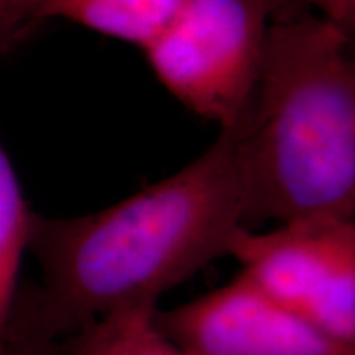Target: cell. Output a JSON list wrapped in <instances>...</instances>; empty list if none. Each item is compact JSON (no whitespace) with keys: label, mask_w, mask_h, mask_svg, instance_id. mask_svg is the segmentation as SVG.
Returning <instances> with one entry per match:
<instances>
[{"label":"cell","mask_w":355,"mask_h":355,"mask_svg":"<svg viewBox=\"0 0 355 355\" xmlns=\"http://www.w3.org/2000/svg\"><path fill=\"white\" fill-rule=\"evenodd\" d=\"M33 217L15 168L0 141V343L8 339L17 309L21 260L28 252Z\"/></svg>","instance_id":"cell-7"},{"label":"cell","mask_w":355,"mask_h":355,"mask_svg":"<svg viewBox=\"0 0 355 355\" xmlns=\"http://www.w3.org/2000/svg\"><path fill=\"white\" fill-rule=\"evenodd\" d=\"M184 0H30L35 24L66 20L144 48L168 25Z\"/></svg>","instance_id":"cell-6"},{"label":"cell","mask_w":355,"mask_h":355,"mask_svg":"<svg viewBox=\"0 0 355 355\" xmlns=\"http://www.w3.org/2000/svg\"><path fill=\"white\" fill-rule=\"evenodd\" d=\"M0 355H38L35 350H30L25 345H21L8 337L7 340H2L0 343Z\"/></svg>","instance_id":"cell-12"},{"label":"cell","mask_w":355,"mask_h":355,"mask_svg":"<svg viewBox=\"0 0 355 355\" xmlns=\"http://www.w3.org/2000/svg\"><path fill=\"white\" fill-rule=\"evenodd\" d=\"M33 25L30 0H0V51L19 42Z\"/></svg>","instance_id":"cell-9"},{"label":"cell","mask_w":355,"mask_h":355,"mask_svg":"<svg viewBox=\"0 0 355 355\" xmlns=\"http://www.w3.org/2000/svg\"><path fill=\"white\" fill-rule=\"evenodd\" d=\"M350 38V30L309 8L270 20L250 104L222 132L245 194V227L354 220Z\"/></svg>","instance_id":"cell-2"},{"label":"cell","mask_w":355,"mask_h":355,"mask_svg":"<svg viewBox=\"0 0 355 355\" xmlns=\"http://www.w3.org/2000/svg\"><path fill=\"white\" fill-rule=\"evenodd\" d=\"M155 309L128 311L89 324L69 337V355H198L170 339Z\"/></svg>","instance_id":"cell-8"},{"label":"cell","mask_w":355,"mask_h":355,"mask_svg":"<svg viewBox=\"0 0 355 355\" xmlns=\"http://www.w3.org/2000/svg\"><path fill=\"white\" fill-rule=\"evenodd\" d=\"M270 20L254 0H184L141 51L184 107L225 132L254 96Z\"/></svg>","instance_id":"cell-3"},{"label":"cell","mask_w":355,"mask_h":355,"mask_svg":"<svg viewBox=\"0 0 355 355\" xmlns=\"http://www.w3.org/2000/svg\"><path fill=\"white\" fill-rule=\"evenodd\" d=\"M229 255L261 290L337 343L355 347V222L241 227Z\"/></svg>","instance_id":"cell-4"},{"label":"cell","mask_w":355,"mask_h":355,"mask_svg":"<svg viewBox=\"0 0 355 355\" xmlns=\"http://www.w3.org/2000/svg\"><path fill=\"white\" fill-rule=\"evenodd\" d=\"M254 2L263 7L272 19L293 15V13H298L308 8L301 0H254Z\"/></svg>","instance_id":"cell-11"},{"label":"cell","mask_w":355,"mask_h":355,"mask_svg":"<svg viewBox=\"0 0 355 355\" xmlns=\"http://www.w3.org/2000/svg\"><path fill=\"white\" fill-rule=\"evenodd\" d=\"M309 10L321 13L352 32L355 20V0H301Z\"/></svg>","instance_id":"cell-10"},{"label":"cell","mask_w":355,"mask_h":355,"mask_svg":"<svg viewBox=\"0 0 355 355\" xmlns=\"http://www.w3.org/2000/svg\"><path fill=\"white\" fill-rule=\"evenodd\" d=\"M170 339L198 355H355L288 311L241 272L232 282L170 311L155 309Z\"/></svg>","instance_id":"cell-5"},{"label":"cell","mask_w":355,"mask_h":355,"mask_svg":"<svg viewBox=\"0 0 355 355\" xmlns=\"http://www.w3.org/2000/svg\"><path fill=\"white\" fill-rule=\"evenodd\" d=\"M245 194L225 133L165 180L92 214L33 217L42 270L33 314L10 336L33 349L128 311L157 309L173 286L229 255Z\"/></svg>","instance_id":"cell-1"}]
</instances>
